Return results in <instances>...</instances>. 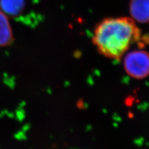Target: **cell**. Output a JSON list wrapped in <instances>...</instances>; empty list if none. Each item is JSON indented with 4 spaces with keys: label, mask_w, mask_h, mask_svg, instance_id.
Segmentation results:
<instances>
[{
    "label": "cell",
    "mask_w": 149,
    "mask_h": 149,
    "mask_svg": "<svg viewBox=\"0 0 149 149\" xmlns=\"http://www.w3.org/2000/svg\"><path fill=\"white\" fill-rule=\"evenodd\" d=\"M129 13L135 21L149 22V0H130Z\"/></svg>",
    "instance_id": "obj_3"
},
{
    "label": "cell",
    "mask_w": 149,
    "mask_h": 149,
    "mask_svg": "<svg viewBox=\"0 0 149 149\" xmlns=\"http://www.w3.org/2000/svg\"><path fill=\"white\" fill-rule=\"evenodd\" d=\"M124 66L126 73L136 79H143L149 74V54L146 51L135 50L124 58Z\"/></svg>",
    "instance_id": "obj_2"
},
{
    "label": "cell",
    "mask_w": 149,
    "mask_h": 149,
    "mask_svg": "<svg viewBox=\"0 0 149 149\" xmlns=\"http://www.w3.org/2000/svg\"><path fill=\"white\" fill-rule=\"evenodd\" d=\"M141 31L131 17L107 18L95 28L93 41L104 57L119 60L133 44L140 40Z\"/></svg>",
    "instance_id": "obj_1"
},
{
    "label": "cell",
    "mask_w": 149,
    "mask_h": 149,
    "mask_svg": "<svg viewBox=\"0 0 149 149\" xmlns=\"http://www.w3.org/2000/svg\"><path fill=\"white\" fill-rule=\"evenodd\" d=\"M14 40L11 27L6 14L0 9V47L10 45Z\"/></svg>",
    "instance_id": "obj_4"
},
{
    "label": "cell",
    "mask_w": 149,
    "mask_h": 149,
    "mask_svg": "<svg viewBox=\"0 0 149 149\" xmlns=\"http://www.w3.org/2000/svg\"><path fill=\"white\" fill-rule=\"evenodd\" d=\"M24 0H0L1 10L10 16L19 15L24 10Z\"/></svg>",
    "instance_id": "obj_5"
}]
</instances>
